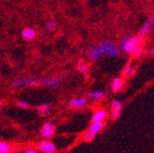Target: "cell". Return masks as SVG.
I'll list each match as a JSON object with an SVG mask.
<instances>
[{
    "mask_svg": "<svg viewBox=\"0 0 154 153\" xmlns=\"http://www.w3.org/2000/svg\"><path fill=\"white\" fill-rule=\"evenodd\" d=\"M35 108L37 111V113H39L41 115H47L51 112V105L49 103H44V104H41V105H37Z\"/></svg>",
    "mask_w": 154,
    "mask_h": 153,
    "instance_id": "cell-15",
    "label": "cell"
},
{
    "mask_svg": "<svg viewBox=\"0 0 154 153\" xmlns=\"http://www.w3.org/2000/svg\"><path fill=\"white\" fill-rule=\"evenodd\" d=\"M143 54H144V48H143L142 44H140L134 48V50L132 52V54H131V56L134 57V59H138L142 56Z\"/></svg>",
    "mask_w": 154,
    "mask_h": 153,
    "instance_id": "cell-18",
    "label": "cell"
},
{
    "mask_svg": "<svg viewBox=\"0 0 154 153\" xmlns=\"http://www.w3.org/2000/svg\"><path fill=\"white\" fill-rule=\"evenodd\" d=\"M55 133H56V126L51 121L45 123L39 130V135L42 136V138L47 139V140H51L55 136Z\"/></svg>",
    "mask_w": 154,
    "mask_h": 153,
    "instance_id": "cell-5",
    "label": "cell"
},
{
    "mask_svg": "<svg viewBox=\"0 0 154 153\" xmlns=\"http://www.w3.org/2000/svg\"><path fill=\"white\" fill-rule=\"evenodd\" d=\"M88 105H89V98L85 96L74 97V98H71V100L68 102V106L70 108H73V109L85 108Z\"/></svg>",
    "mask_w": 154,
    "mask_h": 153,
    "instance_id": "cell-7",
    "label": "cell"
},
{
    "mask_svg": "<svg viewBox=\"0 0 154 153\" xmlns=\"http://www.w3.org/2000/svg\"><path fill=\"white\" fill-rule=\"evenodd\" d=\"M136 74V67L132 64H126L122 70V78H132Z\"/></svg>",
    "mask_w": 154,
    "mask_h": 153,
    "instance_id": "cell-13",
    "label": "cell"
},
{
    "mask_svg": "<svg viewBox=\"0 0 154 153\" xmlns=\"http://www.w3.org/2000/svg\"><path fill=\"white\" fill-rule=\"evenodd\" d=\"M122 116V112H112V119L114 121H117Z\"/></svg>",
    "mask_w": 154,
    "mask_h": 153,
    "instance_id": "cell-22",
    "label": "cell"
},
{
    "mask_svg": "<svg viewBox=\"0 0 154 153\" xmlns=\"http://www.w3.org/2000/svg\"><path fill=\"white\" fill-rule=\"evenodd\" d=\"M125 78H122V76H115L113 80H112V82H110V90L112 92L114 93H119L120 91H122L125 88Z\"/></svg>",
    "mask_w": 154,
    "mask_h": 153,
    "instance_id": "cell-8",
    "label": "cell"
},
{
    "mask_svg": "<svg viewBox=\"0 0 154 153\" xmlns=\"http://www.w3.org/2000/svg\"><path fill=\"white\" fill-rule=\"evenodd\" d=\"M45 27H46L47 31H49V32H54V31H56V30H57V23L55 22V21L49 20V21H47V22H46Z\"/></svg>",
    "mask_w": 154,
    "mask_h": 153,
    "instance_id": "cell-20",
    "label": "cell"
},
{
    "mask_svg": "<svg viewBox=\"0 0 154 153\" xmlns=\"http://www.w3.org/2000/svg\"><path fill=\"white\" fill-rule=\"evenodd\" d=\"M63 78L53 76V78H21L12 81V88H37V86H47V88H58L61 86Z\"/></svg>",
    "mask_w": 154,
    "mask_h": 153,
    "instance_id": "cell-2",
    "label": "cell"
},
{
    "mask_svg": "<svg viewBox=\"0 0 154 153\" xmlns=\"http://www.w3.org/2000/svg\"><path fill=\"white\" fill-rule=\"evenodd\" d=\"M154 27V18L153 17H149L146 20H145V22L143 23V25L141 27H140L139 32H138V37L142 41V39H144L146 36L149 35V33L151 32L152 27Z\"/></svg>",
    "mask_w": 154,
    "mask_h": 153,
    "instance_id": "cell-6",
    "label": "cell"
},
{
    "mask_svg": "<svg viewBox=\"0 0 154 153\" xmlns=\"http://www.w3.org/2000/svg\"><path fill=\"white\" fill-rule=\"evenodd\" d=\"M105 97H106V92L104 90H93V91H90L88 94V98L94 102H101Z\"/></svg>",
    "mask_w": 154,
    "mask_h": 153,
    "instance_id": "cell-11",
    "label": "cell"
},
{
    "mask_svg": "<svg viewBox=\"0 0 154 153\" xmlns=\"http://www.w3.org/2000/svg\"><path fill=\"white\" fill-rule=\"evenodd\" d=\"M141 44V39L137 35H132V34H126L120 41V45H119V50L120 54L125 55V56H131L132 52L138 45Z\"/></svg>",
    "mask_w": 154,
    "mask_h": 153,
    "instance_id": "cell-3",
    "label": "cell"
},
{
    "mask_svg": "<svg viewBox=\"0 0 154 153\" xmlns=\"http://www.w3.org/2000/svg\"><path fill=\"white\" fill-rule=\"evenodd\" d=\"M105 126H106L105 121H93L89 127V131L94 133V135H98L100 133L103 131Z\"/></svg>",
    "mask_w": 154,
    "mask_h": 153,
    "instance_id": "cell-12",
    "label": "cell"
},
{
    "mask_svg": "<svg viewBox=\"0 0 154 153\" xmlns=\"http://www.w3.org/2000/svg\"><path fill=\"white\" fill-rule=\"evenodd\" d=\"M36 35H37V33H36L35 29L32 27H24V29L22 30V32H21V37L26 42H31V41H33V39H35Z\"/></svg>",
    "mask_w": 154,
    "mask_h": 153,
    "instance_id": "cell-10",
    "label": "cell"
},
{
    "mask_svg": "<svg viewBox=\"0 0 154 153\" xmlns=\"http://www.w3.org/2000/svg\"><path fill=\"white\" fill-rule=\"evenodd\" d=\"M2 104H3L2 100H0V109H1V106H2Z\"/></svg>",
    "mask_w": 154,
    "mask_h": 153,
    "instance_id": "cell-25",
    "label": "cell"
},
{
    "mask_svg": "<svg viewBox=\"0 0 154 153\" xmlns=\"http://www.w3.org/2000/svg\"><path fill=\"white\" fill-rule=\"evenodd\" d=\"M124 108V104L120 100H113L110 103V109L112 112H122Z\"/></svg>",
    "mask_w": 154,
    "mask_h": 153,
    "instance_id": "cell-17",
    "label": "cell"
},
{
    "mask_svg": "<svg viewBox=\"0 0 154 153\" xmlns=\"http://www.w3.org/2000/svg\"><path fill=\"white\" fill-rule=\"evenodd\" d=\"M17 106H18V107H20L21 109H24V111H26V109L31 108L30 104L26 103V102H24V101H18V102H17Z\"/></svg>",
    "mask_w": 154,
    "mask_h": 153,
    "instance_id": "cell-21",
    "label": "cell"
},
{
    "mask_svg": "<svg viewBox=\"0 0 154 153\" xmlns=\"http://www.w3.org/2000/svg\"><path fill=\"white\" fill-rule=\"evenodd\" d=\"M13 145L7 141H0V153H12Z\"/></svg>",
    "mask_w": 154,
    "mask_h": 153,
    "instance_id": "cell-16",
    "label": "cell"
},
{
    "mask_svg": "<svg viewBox=\"0 0 154 153\" xmlns=\"http://www.w3.org/2000/svg\"><path fill=\"white\" fill-rule=\"evenodd\" d=\"M148 54L150 55L151 57H154V46H152L150 49H149V52H148Z\"/></svg>",
    "mask_w": 154,
    "mask_h": 153,
    "instance_id": "cell-24",
    "label": "cell"
},
{
    "mask_svg": "<svg viewBox=\"0 0 154 153\" xmlns=\"http://www.w3.org/2000/svg\"><path fill=\"white\" fill-rule=\"evenodd\" d=\"M108 117V112L103 107L95 109L91 116V123L93 121H105Z\"/></svg>",
    "mask_w": 154,
    "mask_h": 153,
    "instance_id": "cell-9",
    "label": "cell"
},
{
    "mask_svg": "<svg viewBox=\"0 0 154 153\" xmlns=\"http://www.w3.org/2000/svg\"><path fill=\"white\" fill-rule=\"evenodd\" d=\"M37 150L41 153H56L57 145L51 140L43 139L42 141H39L37 143Z\"/></svg>",
    "mask_w": 154,
    "mask_h": 153,
    "instance_id": "cell-4",
    "label": "cell"
},
{
    "mask_svg": "<svg viewBox=\"0 0 154 153\" xmlns=\"http://www.w3.org/2000/svg\"><path fill=\"white\" fill-rule=\"evenodd\" d=\"M86 57L92 60L97 61L102 57H109V58H117L120 55L118 45L112 39H104L98 44L93 45L88 48L85 52Z\"/></svg>",
    "mask_w": 154,
    "mask_h": 153,
    "instance_id": "cell-1",
    "label": "cell"
},
{
    "mask_svg": "<svg viewBox=\"0 0 154 153\" xmlns=\"http://www.w3.org/2000/svg\"><path fill=\"white\" fill-rule=\"evenodd\" d=\"M24 153H41L38 150H36V149H33V148H29L26 150L24 151Z\"/></svg>",
    "mask_w": 154,
    "mask_h": 153,
    "instance_id": "cell-23",
    "label": "cell"
},
{
    "mask_svg": "<svg viewBox=\"0 0 154 153\" xmlns=\"http://www.w3.org/2000/svg\"><path fill=\"white\" fill-rule=\"evenodd\" d=\"M95 137H96V135H94V133H90L89 130H88V131L83 135L82 139H83V141H84V142H92L93 140L95 139Z\"/></svg>",
    "mask_w": 154,
    "mask_h": 153,
    "instance_id": "cell-19",
    "label": "cell"
},
{
    "mask_svg": "<svg viewBox=\"0 0 154 153\" xmlns=\"http://www.w3.org/2000/svg\"><path fill=\"white\" fill-rule=\"evenodd\" d=\"M77 70L80 72L81 74H86L90 73V71H91V66H90L89 62H86L84 59H80L77 64Z\"/></svg>",
    "mask_w": 154,
    "mask_h": 153,
    "instance_id": "cell-14",
    "label": "cell"
}]
</instances>
